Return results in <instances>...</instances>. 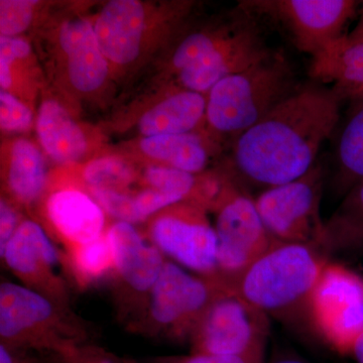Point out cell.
<instances>
[{
  "mask_svg": "<svg viewBox=\"0 0 363 363\" xmlns=\"http://www.w3.org/2000/svg\"><path fill=\"white\" fill-rule=\"evenodd\" d=\"M33 113L11 93L0 92V125L2 130L25 131L32 126Z\"/></svg>",
  "mask_w": 363,
  "mask_h": 363,
  "instance_id": "83f0119b",
  "label": "cell"
},
{
  "mask_svg": "<svg viewBox=\"0 0 363 363\" xmlns=\"http://www.w3.org/2000/svg\"><path fill=\"white\" fill-rule=\"evenodd\" d=\"M37 1L1 0L0 1V33L1 37H16L30 25L33 7Z\"/></svg>",
  "mask_w": 363,
  "mask_h": 363,
  "instance_id": "484cf974",
  "label": "cell"
},
{
  "mask_svg": "<svg viewBox=\"0 0 363 363\" xmlns=\"http://www.w3.org/2000/svg\"><path fill=\"white\" fill-rule=\"evenodd\" d=\"M87 330L71 309L26 286L0 285V343L59 357L85 343Z\"/></svg>",
  "mask_w": 363,
  "mask_h": 363,
  "instance_id": "277c9868",
  "label": "cell"
},
{
  "mask_svg": "<svg viewBox=\"0 0 363 363\" xmlns=\"http://www.w3.org/2000/svg\"><path fill=\"white\" fill-rule=\"evenodd\" d=\"M44 212L52 235L63 245L62 252L102 238L109 227L94 197L78 188L52 191L45 198Z\"/></svg>",
  "mask_w": 363,
  "mask_h": 363,
  "instance_id": "5bb4252c",
  "label": "cell"
},
{
  "mask_svg": "<svg viewBox=\"0 0 363 363\" xmlns=\"http://www.w3.org/2000/svg\"><path fill=\"white\" fill-rule=\"evenodd\" d=\"M318 334L339 353H351L363 332V278L329 260L308 305Z\"/></svg>",
  "mask_w": 363,
  "mask_h": 363,
  "instance_id": "9c48e42d",
  "label": "cell"
},
{
  "mask_svg": "<svg viewBox=\"0 0 363 363\" xmlns=\"http://www.w3.org/2000/svg\"><path fill=\"white\" fill-rule=\"evenodd\" d=\"M59 44L73 87L83 93L99 89L108 75V63L98 45L94 26L84 18L66 21L60 28Z\"/></svg>",
  "mask_w": 363,
  "mask_h": 363,
  "instance_id": "2e32d148",
  "label": "cell"
},
{
  "mask_svg": "<svg viewBox=\"0 0 363 363\" xmlns=\"http://www.w3.org/2000/svg\"><path fill=\"white\" fill-rule=\"evenodd\" d=\"M20 214L16 211L13 203L6 198L0 200V253L6 250L7 243L18 230L21 222Z\"/></svg>",
  "mask_w": 363,
  "mask_h": 363,
  "instance_id": "f546056e",
  "label": "cell"
},
{
  "mask_svg": "<svg viewBox=\"0 0 363 363\" xmlns=\"http://www.w3.org/2000/svg\"><path fill=\"white\" fill-rule=\"evenodd\" d=\"M227 289L220 279L191 274L167 259L145 309L128 328L152 338L189 341L208 308Z\"/></svg>",
  "mask_w": 363,
  "mask_h": 363,
  "instance_id": "5b68a950",
  "label": "cell"
},
{
  "mask_svg": "<svg viewBox=\"0 0 363 363\" xmlns=\"http://www.w3.org/2000/svg\"><path fill=\"white\" fill-rule=\"evenodd\" d=\"M329 260L317 245L278 241L243 272L231 291L267 316L308 312L313 290Z\"/></svg>",
  "mask_w": 363,
  "mask_h": 363,
  "instance_id": "7a4b0ae2",
  "label": "cell"
},
{
  "mask_svg": "<svg viewBox=\"0 0 363 363\" xmlns=\"http://www.w3.org/2000/svg\"><path fill=\"white\" fill-rule=\"evenodd\" d=\"M318 247L329 259L363 252V181L344 196L330 218L324 221Z\"/></svg>",
  "mask_w": 363,
  "mask_h": 363,
  "instance_id": "ffe728a7",
  "label": "cell"
},
{
  "mask_svg": "<svg viewBox=\"0 0 363 363\" xmlns=\"http://www.w3.org/2000/svg\"><path fill=\"white\" fill-rule=\"evenodd\" d=\"M325 172L316 162L305 175L267 189L255 199L260 218L274 240L318 247L324 221L320 217Z\"/></svg>",
  "mask_w": 363,
  "mask_h": 363,
  "instance_id": "ba28073f",
  "label": "cell"
},
{
  "mask_svg": "<svg viewBox=\"0 0 363 363\" xmlns=\"http://www.w3.org/2000/svg\"><path fill=\"white\" fill-rule=\"evenodd\" d=\"M57 363H58V362H57Z\"/></svg>",
  "mask_w": 363,
  "mask_h": 363,
  "instance_id": "8d00e7d4",
  "label": "cell"
},
{
  "mask_svg": "<svg viewBox=\"0 0 363 363\" xmlns=\"http://www.w3.org/2000/svg\"><path fill=\"white\" fill-rule=\"evenodd\" d=\"M206 211L195 203L173 205L150 219L145 235L167 259L198 276L221 281L216 233Z\"/></svg>",
  "mask_w": 363,
  "mask_h": 363,
  "instance_id": "30bf717a",
  "label": "cell"
},
{
  "mask_svg": "<svg viewBox=\"0 0 363 363\" xmlns=\"http://www.w3.org/2000/svg\"><path fill=\"white\" fill-rule=\"evenodd\" d=\"M347 37L352 40H363V2L362 11H360V18L357 25L355 26L354 30L347 35Z\"/></svg>",
  "mask_w": 363,
  "mask_h": 363,
  "instance_id": "836d02e7",
  "label": "cell"
},
{
  "mask_svg": "<svg viewBox=\"0 0 363 363\" xmlns=\"http://www.w3.org/2000/svg\"><path fill=\"white\" fill-rule=\"evenodd\" d=\"M309 75L330 89L342 101L363 99V40L347 35L332 42L312 57Z\"/></svg>",
  "mask_w": 363,
  "mask_h": 363,
  "instance_id": "e0dca14e",
  "label": "cell"
},
{
  "mask_svg": "<svg viewBox=\"0 0 363 363\" xmlns=\"http://www.w3.org/2000/svg\"><path fill=\"white\" fill-rule=\"evenodd\" d=\"M227 289L208 308L189 342L194 354L262 359L269 318Z\"/></svg>",
  "mask_w": 363,
  "mask_h": 363,
  "instance_id": "52a82bcc",
  "label": "cell"
},
{
  "mask_svg": "<svg viewBox=\"0 0 363 363\" xmlns=\"http://www.w3.org/2000/svg\"><path fill=\"white\" fill-rule=\"evenodd\" d=\"M2 262L23 286L71 309L72 283L63 252L44 227L23 219L1 253Z\"/></svg>",
  "mask_w": 363,
  "mask_h": 363,
  "instance_id": "4fadbf2b",
  "label": "cell"
},
{
  "mask_svg": "<svg viewBox=\"0 0 363 363\" xmlns=\"http://www.w3.org/2000/svg\"><path fill=\"white\" fill-rule=\"evenodd\" d=\"M140 149L143 154L166 166L191 174H201L209 160L206 143L194 131L143 138Z\"/></svg>",
  "mask_w": 363,
  "mask_h": 363,
  "instance_id": "603a6c76",
  "label": "cell"
},
{
  "mask_svg": "<svg viewBox=\"0 0 363 363\" xmlns=\"http://www.w3.org/2000/svg\"><path fill=\"white\" fill-rule=\"evenodd\" d=\"M351 104L334 157V189L342 196L363 181V99Z\"/></svg>",
  "mask_w": 363,
  "mask_h": 363,
  "instance_id": "7402d4cb",
  "label": "cell"
},
{
  "mask_svg": "<svg viewBox=\"0 0 363 363\" xmlns=\"http://www.w3.org/2000/svg\"><path fill=\"white\" fill-rule=\"evenodd\" d=\"M351 354H353L357 363H363V332L362 335L355 341L352 350H351Z\"/></svg>",
  "mask_w": 363,
  "mask_h": 363,
  "instance_id": "e575fe53",
  "label": "cell"
},
{
  "mask_svg": "<svg viewBox=\"0 0 363 363\" xmlns=\"http://www.w3.org/2000/svg\"><path fill=\"white\" fill-rule=\"evenodd\" d=\"M113 255L114 295L121 313L133 323L142 314L166 257L133 224L116 221L106 231Z\"/></svg>",
  "mask_w": 363,
  "mask_h": 363,
  "instance_id": "7c38bea8",
  "label": "cell"
},
{
  "mask_svg": "<svg viewBox=\"0 0 363 363\" xmlns=\"http://www.w3.org/2000/svg\"><path fill=\"white\" fill-rule=\"evenodd\" d=\"M262 359L252 357H220V355L194 354L167 358L159 363H262Z\"/></svg>",
  "mask_w": 363,
  "mask_h": 363,
  "instance_id": "1f68e13d",
  "label": "cell"
},
{
  "mask_svg": "<svg viewBox=\"0 0 363 363\" xmlns=\"http://www.w3.org/2000/svg\"><path fill=\"white\" fill-rule=\"evenodd\" d=\"M341 104L330 88H298L234 140L233 181L264 191L305 175L335 130Z\"/></svg>",
  "mask_w": 363,
  "mask_h": 363,
  "instance_id": "6da1fadb",
  "label": "cell"
},
{
  "mask_svg": "<svg viewBox=\"0 0 363 363\" xmlns=\"http://www.w3.org/2000/svg\"><path fill=\"white\" fill-rule=\"evenodd\" d=\"M274 363H306V362H302V360H298V359H283V360H279V362H277Z\"/></svg>",
  "mask_w": 363,
  "mask_h": 363,
  "instance_id": "d590c367",
  "label": "cell"
},
{
  "mask_svg": "<svg viewBox=\"0 0 363 363\" xmlns=\"http://www.w3.org/2000/svg\"><path fill=\"white\" fill-rule=\"evenodd\" d=\"M6 185L14 201L32 206L44 194L47 171L40 150L30 140L21 138L11 145Z\"/></svg>",
  "mask_w": 363,
  "mask_h": 363,
  "instance_id": "44dd1931",
  "label": "cell"
},
{
  "mask_svg": "<svg viewBox=\"0 0 363 363\" xmlns=\"http://www.w3.org/2000/svg\"><path fill=\"white\" fill-rule=\"evenodd\" d=\"M298 89L289 60L272 52L247 70L222 79L207 93L208 125L235 140Z\"/></svg>",
  "mask_w": 363,
  "mask_h": 363,
  "instance_id": "3957f363",
  "label": "cell"
},
{
  "mask_svg": "<svg viewBox=\"0 0 363 363\" xmlns=\"http://www.w3.org/2000/svg\"><path fill=\"white\" fill-rule=\"evenodd\" d=\"M216 211L217 266L221 281L231 286L278 240L267 231L255 199L233 181Z\"/></svg>",
  "mask_w": 363,
  "mask_h": 363,
  "instance_id": "8992f818",
  "label": "cell"
},
{
  "mask_svg": "<svg viewBox=\"0 0 363 363\" xmlns=\"http://www.w3.org/2000/svg\"><path fill=\"white\" fill-rule=\"evenodd\" d=\"M58 363H135L128 360H119L111 353L96 346L82 343L74 346L62 357H56Z\"/></svg>",
  "mask_w": 363,
  "mask_h": 363,
  "instance_id": "f1b7e54d",
  "label": "cell"
},
{
  "mask_svg": "<svg viewBox=\"0 0 363 363\" xmlns=\"http://www.w3.org/2000/svg\"><path fill=\"white\" fill-rule=\"evenodd\" d=\"M91 195L105 213L116 221L128 222L133 225L140 223L135 211V196L128 191L91 190Z\"/></svg>",
  "mask_w": 363,
  "mask_h": 363,
  "instance_id": "4316f807",
  "label": "cell"
},
{
  "mask_svg": "<svg viewBox=\"0 0 363 363\" xmlns=\"http://www.w3.org/2000/svg\"><path fill=\"white\" fill-rule=\"evenodd\" d=\"M93 26L107 61L126 65L140 56L145 30V11L140 1H109L98 14Z\"/></svg>",
  "mask_w": 363,
  "mask_h": 363,
  "instance_id": "9a60e30c",
  "label": "cell"
},
{
  "mask_svg": "<svg viewBox=\"0 0 363 363\" xmlns=\"http://www.w3.org/2000/svg\"><path fill=\"white\" fill-rule=\"evenodd\" d=\"M30 352L0 343V363H35Z\"/></svg>",
  "mask_w": 363,
  "mask_h": 363,
  "instance_id": "d6a6232c",
  "label": "cell"
},
{
  "mask_svg": "<svg viewBox=\"0 0 363 363\" xmlns=\"http://www.w3.org/2000/svg\"><path fill=\"white\" fill-rule=\"evenodd\" d=\"M37 133L48 156L59 164L80 161L87 152L84 133L56 100H45L40 105Z\"/></svg>",
  "mask_w": 363,
  "mask_h": 363,
  "instance_id": "d6986e66",
  "label": "cell"
},
{
  "mask_svg": "<svg viewBox=\"0 0 363 363\" xmlns=\"http://www.w3.org/2000/svg\"><path fill=\"white\" fill-rule=\"evenodd\" d=\"M63 252L72 283L85 290L113 272V255L106 233L102 238Z\"/></svg>",
  "mask_w": 363,
  "mask_h": 363,
  "instance_id": "cb8c5ba5",
  "label": "cell"
},
{
  "mask_svg": "<svg viewBox=\"0 0 363 363\" xmlns=\"http://www.w3.org/2000/svg\"><path fill=\"white\" fill-rule=\"evenodd\" d=\"M207 96L181 87L145 112L138 123L145 138L194 131L206 119Z\"/></svg>",
  "mask_w": 363,
  "mask_h": 363,
  "instance_id": "ac0fdd59",
  "label": "cell"
},
{
  "mask_svg": "<svg viewBox=\"0 0 363 363\" xmlns=\"http://www.w3.org/2000/svg\"><path fill=\"white\" fill-rule=\"evenodd\" d=\"M362 2L353 0H247L240 6L283 26L300 52L314 56L342 37Z\"/></svg>",
  "mask_w": 363,
  "mask_h": 363,
  "instance_id": "8fae6325",
  "label": "cell"
},
{
  "mask_svg": "<svg viewBox=\"0 0 363 363\" xmlns=\"http://www.w3.org/2000/svg\"><path fill=\"white\" fill-rule=\"evenodd\" d=\"M30 54V45L18 37L0 38V65L11 67L16 60L25 59Z\"/></svg>",
  "mask_w": 363,
  "mask_h": 363,
  "instance_id": "4dcf8cb0",
  "label": "cell"
},
{
  "mask_svg": "<svg viewBox=\"0 0 363 363\" xmlns=\"http://www.w3.org/2000/svg\"><path fill=\"white\" fill-rule=\"evenodd\" d=\"M82 178L90 190L126 191L135 180V172L121 157H104L88 162Z\"/></svg>",
  "mask_w": 363,
  "mask_h": 363,
  "instance_id": "d4e9b609",
  "label": "cell"
}]
</instances>
